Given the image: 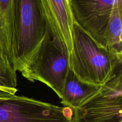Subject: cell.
Segmentation results:
<instances>
[{
	"label": "cell",
	"mask_w": 122,
	"mask_h": 122,
	"mask_svg": "<svg viewBox=\"0 0 122 122\" xmlns=\"http://www.w3.org/2000/svg\"><path fill=\"white\" fill-rule=\"evenodd\" d=\"M71 38L70 70L82 82L99 86L104 85L122 64V57L113 54L99 44L75 21Z\"/></svg>",
	"instance_id": "1"
},
{
	"label": "cell",
	"mask_w": 122,
	"mask_h": 122,
	"mask_svg": "<svg viewBox=\"0 0 122 122\" xmlns=\"http://www.w3.org/2000/svg\"><path fill=\"white\" fill-rule=\"evenodd\" d=\"M69 67V52L52 34L47 24L44 39L35 54L19 72L30 82L39 81L63 96Z\"/></svg>",
	"instance_id": "2"
},
{
	"label": "cell",
	"mask_w": 122,
	"mask_h": 122,
	"mask_svg": "<svg viewBox=\"0 0 122 122\" xmlns=\"http://www.w3.org/2000/svg\"><path fill=\"white\" fill-rule=\"evenodd\" d=\"M16 71L29 62L44 39L47 27L38 0H13Z\"/></svg>",
	"instance_id": "3"
},
{
	"label": "cell",
	"mask_w": 122,
	"mask_h": 122,
	"mask_svg": "<svg viewBox=\"0 0 122 122\" xmlns=\"http://www.w3.org/2000/svg\"><path fill=\"white\" fill-rule=\"evenodd\" d=\"M0 122H76L75 110L24 96L0 93Z\"/></svg>",
	"instance_id": "4"
},
{
	"label": "cell",
	"mask_w": 122,
	"mask_h": 122,
	"mask_svg": "<svg viewBox=\"0 0 122 122\" xmlns=\"http://www.w3.org/2000/svg\"><path fill=\"white\" fill-rule=\"evenodd\" d=\"M122 67L94 97L75 110L76 122H122Z\"/></svg>",
	"instance_id": "5"
},
{
	"label": "cell",
	"mask_w": 122,
	"mask_h": 122,
	"mask_svg": "<svg viewBox=\"0 0 122 122\" xmlns=\"http://www.w3.org/2000/svg\"><path fill=\"white\" fill-rule=\"evenodd\" d=\"M122 0H69L74 20L106 47L105 32L113 7Z\"/></svg>",
	"instance_id": "6"
},
{
	"label": "cell",
	"mask_w": 122,
	"mask_h": 122,
	"mask_svg": "<svg viewBox=\"0 0 122 122\" xmlns=\"http://www.w3.org/2000/svg\"><path fill=\"white\" fill-rule=\"evenodd\" d=\"M45 20L52 34L66 46L72 50V32L74 19L69 0H38Z\"/></svg>",
	"instance_id": "7"
},
{
	"label": "cell",
	"mask_w": 122,
	"mask_h": 122,
	"mask_svg": "<svg viewBox=\"0 0 122 122\" xmlns=\"http://www.w3.org/2000/svg\"><path fill=\"white\" fill-rule=\"evenodd\" d=\"M0 48L4 61L17 71L13 0H0Z\"/></svg>",
	"instance_id": "8"
},
{
	"label": "cell",
	"mask_w": 122,
	"mask_h": 122,
	"mask_svg": "<svg viewBox=\"0 0 122 122\" xmlns=\"http://www.w3.org/2000/svg\"><path fill=\"white\" fill-rule=\"evenodd\" d=\"M101 86L82 82L70 69L67 73L61 103L65 107L77 109L94 97Z\"/></svg>",
	"instance_id": "9"
},
{
	"label": "cell",
	"mask_w": 122,
	"mask_h": 122,
	"mask_svg": "<svg viewBox=\"0 0 122 122\" xmlns=\"http://www.w3.org/2000/svg\"><path fill=\"white\" fill-rule=\"evenodd\" d=\"M122 1L116 3L112 10L105 32L106 47L118 57H122Z\"/></svg>",
	"instance_id": "10"
},
{
	"label": "cell",
	"mask_w": 122,
	"mask_h": 122,
	"mask_svg": "<svg viewBox=\"0 0 122 122\" xmlns=\"http://www.w3.org/2000/svg\"><path fill=\"white\" fill-rule=\"evenodd\" d=\"M17 86L16 71L0 59V92L7 96L15 95Z\"/></svg>",
	"instance_id": "11"
},
{
	"label": "cell",
	"mask_w": 122,
	"mask_h": 122,
	"mask_svg": "<svg viewBox=\"0 0 122 122\" xmlns=\"http://www.w3.org/2000/svg\"><path fill=\"white\" fill-rule=\"evenodd\" d=\"M0 59H2V60H3V58H2V52H1V48H0Z\"/></svg>",
	"instance_id": "12"
}]
</instances>
